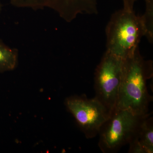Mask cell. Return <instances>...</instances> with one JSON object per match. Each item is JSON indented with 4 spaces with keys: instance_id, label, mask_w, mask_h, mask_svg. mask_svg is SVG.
I'll list each match as a JSON object with an SVG mask.
<instances>
[{
    "instance_id": "cell-1",
    "label": "cell",
    "mask_w": 153,
    "mask_h": 153,
    "mask_svg": "<svg viewBox=\"0 0 153 153\" xmlns=\"http://www.w3.org/2000/svg\"><path fill=\"white\" fill-rule=\"evenodd\" d=\"M153 74L152 61L145 60L138 48L133 55L123 60L115 108L141 116L149 114V107L153 99L146 83Z\"/></svg>"
},
{
    "instance_id": "cell-2",
    "label": "cell",
    "mask_w": 153,
    "mask_h": 153,
    "mask_svg": "<svg viewBox=\"0 0 153 153\" xmlns=\"http://www.w3.org/2000/svg\"><path fill=\"white\" fill-rule=\"evenodd\" d=\"M106 51L125 60L139 48L146 31L141 17L122 9L113 14L106 28Z\"/></svg>"
},
{
    "instance_id": "cell-3",
    "label": "cell",
    "mask_w": 153,
    "mask_h": 153,
    "mask_svg": "<svg viewBox=\"0 0 153 153\" xmlns=\"http://www.w3.org/2000/svg\"><path fill=\"white\" fill-rule=\"evenodd\" d=\"M148 114L141 116L128 111L115 108L99 132L98 146L101 152L116 153L128 144L143 119Z\"/></svg>"
},
{
    "instance_id": "cell-4",
    "label": "cell",
    "mask_w": 153,
    "mask_h": 153,
    "mask_svg": "<svg viewBox=\"0 0 153 153\" xmlns=\"http://www.w3.org/2000/svg\"><path fill=\"white\" fill-rule=\"evenodd\" d=\"M123 62V59L106 51L94 73V97L111 111L117 102Z\"/></svg>"
},
{
    "instance_id": "cell-5",
    "label": "cell",
    "mask_w": 153,
    "mask_h": 153,
    "mask_svg": "<svg viewBox=\"0 0 153 153\" xmlns=\"http://www.w3.org/2000/svg\"><path fill=\"white\" fill-rule=\"evenodd\" d=\"M65 105L87 139L98 135L102 126L112 111L95 97L89 99L84 94L67 97Z\"/></svg>"
},
{
    "instance_id": "cell-6",
    "label": "cell",
    "mask_w": 153,
    "mask_h": 153,
    "mask_svg": "<svg viewBox=\"0 0 153 153\" xmlns=\"http://www.w3.org/2000/svg\"><path fill=\"white\" fill-rule=\"evenodd\" d=\"M14 7L34 10L49 8L71 22L79 14H97V0H10Z\"/></svg>"
},
{
    "instance_id": "cell-7",
    "label": "cell",
    "mask_w": 153,
    "mask_h": 153,
    "mask_svg": "<svg viewBox=\"0 0 153 153\" xmlns=\"http://www.w3.org/2000/svg\"><path fill=\"white\" fill-rule=\"evenodd\" d=\"M128 144V153L153 152V120L150 114L143 119Z\"/></svg>"
},
{
    "instance_id": "cell-8",
    "label": "cell",
    "mask_w": 153,
    "mask_h": 153,
    "mask_svg": "<svg viewBox=\"0 0 153 153\" xmlns=\"http://www.w3.org/2000/svg\"><path fill=\"white\" fill-rule=\"evenodd\" d=\"M19 57L18 49L9 47L0 39V73L16 69L19 63Z\"/></svg>"
},
{
    "instance_id": "cell-9",
    "label": "cell",
    "mask_w": 153,
    "mask_h": 153,
    "mask_svg": "<svg viewBox=\"0 0 153 153\" xmlns=\"http://www.w3.org/2000/svg\"><path fill=\"white\" fill-rule=\"evenodd\" d=\"M146 11L141 17L144 26L146 35L149 42L153 43V0H145Z\"/></svg>"
},
{
    "instance_id": "cell-10",
    "label": "cell",
    "mask_w": 153,
    "mask_h": 153,
    "mask_svg": "<svg viewBox=\"0 0 153 153\" xmlns=\"http://www.w3.org/2000/svg\"><path fill=\"white\" fill-rule=\"evenodd\" d=\"M137 0H122L123 4V8L128 10H134V7L135 3Z\"/></svg>"
},
{
    "instance_id": "cell-11",
    "label": "cell",
    "mask_w": 153,
    "mask_h": 153,
    "mask_svg": "<svg viewBox=\"0 0 153 153\" xmlns=\"http://www.w3.org/2000/svg\"><path fill=\"white\" fill-rule=\"evenodd\" d=\"M3 5L2 4L1 2V0H0V15H1V13L2 10Z\"/></svg>"
}]
</instances>
